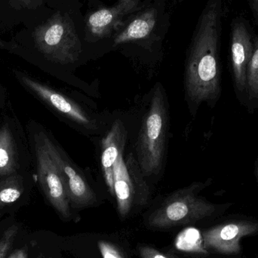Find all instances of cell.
<instances>
[{"instance_id": "6da1fadb", "label": "cell", "mask_w": 258, "mask_h": 258, "mask_svg": "<svg viewBox=\"0 0 258 258\" xmlns=\"http://www.w3.org/2000/svg\"><path fill=\"white\" fill-rule=\"evenodd\" d=\"M221 0H210L200 18L185 67V101L195 116L202 104L214 107L221 96L218 57Z\"/></svg>"}, {"instance_id": "7a4b0ae2", "label": "cell", "mask_w": 258, "mask_h": 258, "mask_svg": "<svg viewBox=\"0 0 258 258\" xmlns=\"http://www.w3.org/2000/svg\"><path fill=\"white\" fill-rule=\"evenodd\" d=\"M128 138L125 122L116 118L100 144L103 177L122 218L128 216L134 204L145 206L150 196V186L143 177L134 150L126 153Z\"/></svg>"}, {"instance_id": "3957f363", "label": "cell", "mask_w": 258, "mask_h": 258, "mask_svg": "<svg viewBox=\"0 0 258 258\" xmlns=\"http://www.w3.org/2000/svg\"><path fill=\"white\" fill-rule=\"evenodd\" d=\"M169 119L166 92L162 83H156L147 97L133 147L143 177L150 186L156 184L165 172Z\"/></svg>"}, {"instance_id": "277c9868", "label": "cell", "mask_w": 258, "mask_h": 258, "mask_svg": "<svg viewBox=\"0 0 258 258\" xmlns=\"http://www.w3.org/2000/svg\"><path fill=\"white\" fill-rule=\"evenodd\" d=\"M21 84L86 136H104L115 119L91 110L79 101L24 74H17Z\"/></svg>"}, {"instance_id": "5b68a950", "label": "cell", "mask_w": 258, "mask_h": 258, "mask_svg": "<svg viewBox=\"0 0 258 258\" xmlns=\"http://www.w3.org/2000/svg\"><path fill=\"white\" fill-rule=\"evenodd\" d=\"M211 181L209 179L205 182H194L171 192L152 212L149 224L155 228H168L211 216L216 210V206L200 196Z\"/></svg>"}, {"instance_id": "8992f818", "label": "cell", "mask_w": 258, "mask_h": 258, "mask_svg": "<svg viewBox=\"0 0 258 258\" xmlns=\"http://www.w3.org/2000/svg\"><path fill=\"white\" fill-rule=\"evenodd\" d=\"M39 135L60 171L71 206L77 209L94 206L98 197L84 171L45 132Z\"/></svg>"}, {"instance_id": "52a82bcc", "label": "cell", "mask_w": 258, "mask_h": 258, "mask_svg": "<svg viewBox=\"0 0 258 258\" xmlns=\"http://www.w3.org/2000/svg\"><path fill=\"white\" fill-rule=\"evenodd\" d=\"M35 138L38 177L42 191L56 212L63 218H70L71 203L60 171L48 154L39 134Z\"/></svg>"}, {"instance_id": "ba28073f", "label": "cell", "mask_w": 258, "mask_h": 258, "mask_svg": "<svg viewBox=\"0 0 258 258\" xmlns=\"http://www.w3.org/2000/svg\"><path fill=\"white\" fill-rule=\"evenodd\" d=\"M257 228L258 224L250 222L222 224L203 233V245L221 254H236L240 251L241 239Z\"/></svg>"}, {"instance_id": "9c48e42d", "label": "cell", "mask_w": 258, "mask_h": 258, "mask_svg": "<svg viewBox=\"0 0 258 258\" xmlns=\"http://www.w3.org/2000/svg\"><path fill=\"white\" fill-rule=\"evenodd\" d=\"M41 51L52 61L61 64H71L79 60L81 49L78 41L65 33L60 23L51 24L39 40Z\"/></svg>"}, {"instance_id": "30bf717a", "label": "cell", "mask_w": 258, "mask_h": 258, "mask_svg": "<svg viewBox=\"0 0 258 258\" xmlns=\"http://www.w3.org/2000/svg\"><path fill=\"white\" fill-rule=\"evenodd\" d=\"M254 48L246 27L242 23L234 24L232 30L231 62L233 79L238 92L244 93L246 73Z\"/></svg>"}, {"instance_id": "8fae6325", "label": "cell", "mask_w": 258, "mask_h": 258, "mask_svg": "<svg viewBox=\"0 0 258 258\" xmlns=\"http://www.w3.org/2000/svg\"><path fill=\"white\" fill-rule=\"evenodd\" d=\"M19 169L12 131L7 124L0 128V177L16 174Z\"/></svg>"}, {"instance_id": "7c38bea8", "label": "cell", "mask_w": 258, "mask_h": 258, "mask_svg": "<svg viewBox=\"0 0 258 258\" xmlns=\"http://www.w3.org/2000/svg\"><path fill=\"white\" fill-rule=\"evenodd\" d=\"M156 22L154 12H148L132 21L126 29L115 39V44L138 40L150 34Z\"/></svg>"}, {"instance_id": "4fadbf2b", "label": "cell", "mask_w": 258, "mask_h": 258, "mask_svg": "<svg viewBox=\"0 0 258 258\" xmlns=\"http://www.w3.org/2000/svg\"><path fill=\"white\" fill-rule=\"evenodd\" d=\"M24 190L23 177L17 173L2 177L0 180V208L18 201Z\"/></svg>"}, {"instance_id": "5bb4252c", "label": "cell", "mask_w": 258, "mask_h": 258, "mask_svg": "<svg viewBox=\"0 0 258 258\" xmlns=\"http://www.w3.org/2000/svg\"><path fill=\"white\" fill-rule=\"evenodd\" d=\"M175 245L177 249L187 252H207L203 245V236L195 228L182 231L176 239Z\"/></svg>"}, {"instance_id": "9a60e30c", "label": "cell", "mask_w": 258, "mask_h": 258, "mask_svg": "<svg viewBox=\"0 0 258 258\" xmlns=\"http://www.w3.org/2000/svg\"><path fill=\"white\" fill-rule=\"evenodd\" d=\"M245 92L250 100L258 99V42L247 68Z\"/></svg>"}, {"instance_id": "2e32d148", "label": "cell", "mask_w": 258, "mask_h": 258, "mask_svg": "<svg viewBox=\"0 0 258 258\" xmlns=\"http://www.w3.org/2000/svg\"><path fill=\"white\" fill-rule=\"evenodd\" d=\"M116 12L113 9H101L91 15L89 25L95 34L101 35L113 23Z\"/></svg>"}, {"instance_id": "e0dca14e", "label": "cell", "mask_w": 258, "mask_h": 258, "mask_svg": "<svg viewBox=\"0 0 258 258\" xmlns=\"http://www.w3.org/2000/svg\"><path fill=\"white\" fill-rule=\"evenodd\" d=\"M18 227L16 225L11 226L7 230H5L0 237V258L8 257V254L12 249L15 239L18 236Z\"/></svg>"}, {"instance_id": "ac0fdd59", "label": "cell", "mask_w": 258, "mask_h": 258, "mask_svg": "<svg viewBox=\"0 0 258 258\" xmlns=\"http://www.w3.org/2000/svg\"><path fill=\"white\" fill-rule=\"evenodd\" d=\"M98 248L103 258H124L117 247L106 241H99Z\"/></svg>"}, {"instance_id": "d6986e66", "label": "cell", "mask_w": 258, "mask_h": 258, "mask_svg": "<svg viewBox=\"0 0 258 258\" xmlns=\"http://www.w3.org/2000/svg\"><path fill=\"white\" fill-rule=\"evenodd\" d=\"M141 258H169L163 253L150 246H141L139 248Z\"/></svg>"}, {"instance_id": "ffe728a7", "label": "cell", "mask_w": 258, "mask_h": 258, "mask_svg": "<svg viewBox=\"0 0 258 258\" xmlns=\"http://www.w3.org/2000/svg\"><path fill=\"white\" fill-rule=\"evenodd\" d=\"M7 258H28L27 251L24 248L15 250Z\"/></svg>"}, {"instance_id": "44dd1931", "label": "cell", "mask_w": 258, "mask_h": 258, "mask_svg": "<svg viewBox=\"0 0 258 258\" xmlns=\"http://www.w3.org/2000/svg\"><path fill=\"white\" fill-rule=\"evenodd\" d=\"M254 6L258 14V0H254Z\"/></svg>"}, {"instance_id": "7402d4cb", "label": "cell", "mask_w": 258, "mask_h": 258, "mask_svg": "<svg viewBox=\"0 0 258 258\" xmlns=\"http://www.w3.org/2000/svg\"><path fill=\"white\" fill-rule=\"evenodd\" d=\"M256 172H257V178H258V160L257 162V165H256Z\"/></svg>"}, {"instance_id": "603a6c76", "label": "cell", "mask_w": 258, "mask_h": 258, "mask_svg": "<svg viewBox=\"0 0 258 258\" xmlns=\"http://www.w3.org/2000/svg\"><path fill=\"white\" fill-rule=\"evenodd\" d=\"M1 216H2L1 214H0V218H1Z\"/></svg>"}]
</instances>
